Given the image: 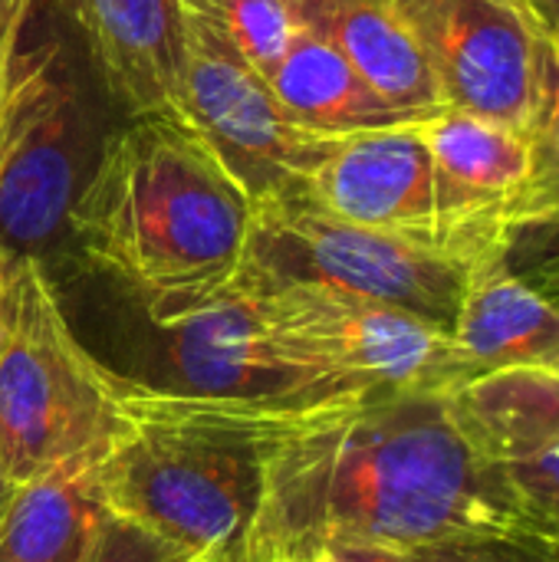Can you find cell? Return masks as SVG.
<instances>
[{"instance_id":"18","label":"cell","mask_w":559,"mask_h":562,"mask_svg":"<svg viewBox=\"0 0 559 562\" xmlns=\"http://www.w3.org/2000/svg\"><path fill=\"white\" fill-rule=\"evenodd\" d=\"M471 448L494 468L559 445V369H504L448 392Z\"/></svg>"},{"instance_id":"14","label":"cell","mask_w":559,"mask_h":562,"mask_svg":"<svg viewBox=\"0 0 559 562\" xmlns=\"http://www.w3.org/2000/svg\"><path fill=\"white\" fill-rule=\"evenodd\" d=\"M451 346L458 385L504 369H557L559 303L507 273L491 254L471 267Z\"/></svg>"},{"instance_id":"8","label":"cell","mask_w":559,"mask_h":562,"mask_svg":"<svg viewBox=\"0 0 559 562\" xmlns=\"http://www.w3.org/2000/svg\"><path fill=\"white\" fill-rule=\"evenodd\" d=\"M418 40L451 112L530 138L547 95L554 49L517 0H389Z\"/></svg>"},{"instance_id":"30","label":"cell","mask_w":559,"mask_h":562,"mask_svg":"<svg viewBox=\"0 0 559 562\" xmlns=\"http://www.w3.org/2000/svg\"><path fill=\"white\" fill-rule=\"evenodd\" d=\"M547 40H550V49L557 53V59H559V23L550 30V33H547Z\"/></svg>"},{"instance_id":"28","label":"cell","mask_w":559,"mask_h":562,"mask_svg":"<svg viewBox=\"0 0 559 562\" xmlns=\"http://www.w3.org/2000/svg\"><path fill=\"white\" fill-rule=\"evenodd\" d=\"M13 491H16V484L10 481V474H7V468H3V458H0V524H3V514H7V507H10Z\"/></svg>"},{"instance_id":"5","label":"cell","mask_w":559,"mask_h":562,"mask_svg":"<svg viewBox=\"0 0 559 562\" xmlns=\"http://www.w3.org/2000/svg\"><path fill=\"white\" fill-rule=\"evenodd\" d=\"M260 326L287 362L333 398L458 385L451 333L385 303L241 267Z\"/></svg>"},{"instance_id":"29","label":"cell","mask_w":559,"mask_h":562,"mask_svg":"<svg viewBox=\"0 0 559 562\" xmlns=\"http://www.w3.org/2000/svg\"><path fill=\"white\" fill-rule=\"evenodd\" d=\"M191 562H247V553H208V557H194Z\"/></svg>"},{"instance_id":"4","label":"cell","mask_w":559,"mask_h":562,"mask_svg":"<svg viewBox=\"0 0 559 562\" xmlns=\"http://www.w3.org/2000/svg\"><path fill=\"white\" fill-rule=\"evenodd\" d=\"M122 375L66 323L36 257L0 263V458L23 484L122 431Z\"/></svg>"},{"instance_id":"23","label":"cell","mask_w":559,"mask_h":562,"mask_svg":"<svg viewBox=\"0 0 559 562\" xmlns=\"http://www.w3.org/2000/svg\"><path fill=\"white\" fill-rule=\"evenodd\" d=\"M194 557L122 517L105 514L82 562H191Z\"/></svg>"},{"instance_id":"32","label":"cell","mask_w":559,"mask_h":562,"mask_svg":"<svg viewBox=\"0 0 559 562\" xmlns=\"http://www.w3.org/2000/svg\"><path fill=\"white\" fill-rule=\"evenodd\" d=\"M10 3H13V0H0V10H3V7H10Z\"/></svg>"},{"instance_id":"10","label":"cell","mask_w":559,"mask_h":562,"mask_svg":"<svg viewBox=\"0 0 559 562\" xmlns=\"http://www.w3.org/2000/svg\"><path fill=\"white\" fill-rule=\"evenodd\" d=\"M152 323L168 336L175 385L165 389L244 405L333 398L320 382L280 356L237 277L204 300L152 316Z\"/></svg>"},{"instance_id":"1","label":"cell","mask_w":559,"mask_h":562,"mask_svg":"<svg viewBox=\"0 0 559 562\" xmlns=\"http://www.w3.org/2000/svg\"><path fill=\"white\" fill-rule=\"evenodd\" d=\"M260 425L267 487L247 562L306 560L336 540L412 553L484 533H537L501 468L465 438L448 392L264 405Z\"/></svg>"},{"instance_id":"17","label":"cell","mask_w":559,"mask_h":562,"mask_svg":"<svg viewBox=\"0 0 559 562\" xmlns=\"http://www.w3.org/2000/svg\"><path fill=\"white\" fill-rule=\"evenodd\" d=\"M267 82L273 86L287 115L313 132L346 135L425 122L422 115L389 105L326 36L306 26L297 30Z\"/></svg>"},{"instance_id":"33","label":"cell","mask_w":559,"mask_h":562,"mask_svg":"<svg viewBox=\"0 0 559 562\" xmlns=\"http://www.w3.org/2000/svg\"><path fill=\"white\" fill-rule=\"evenodd\" d=\"M557 369H559V366H557Z\"/></svg>"},{"instance_id":"31","label":"cell","mask_w":559,"mask_h":562,"mask_svg":"<svg viewBox=\"0 0 559 562\" xmlns=\"http://www.w3.org/2000/svg\"><path fill=\"white\" fill-rule=\"evenodd\" d=\"M283 562H316L313 557H306V560H283Z\"/></svg>"},{"instance_id":"19","label":"cell","mask_w":559,"mask_h":562,"mask_svg":"<svg viewBox=\"0 0 559 562\" xmlns=\"http://www.w3.org/2000/svg\"><path fill=\"white\" fill-rule=\"evenodd\" d=\"M201 13L257 72L270 76L300 30L293 0H178Z\"/></svg>"},{"instance_id":"6","label":"cell","mask_w":559,"mask_h":562,"mask_svg":"<svg viewBox=\"0 0 559 562\" xmlns=\"http://www.w3.org/2000/svg\"><path fill=\"white\" fill-rule=\"evenodd\" d=\"M244 263L385 303L445 333L455 329L474 267L438 244L333 217L300 191L254 204Z\"/></svg>"},{"instance_id":"7","label":"cell","mask_w":559,"mask_h":562,"mask_svg":"<svg viewBox=\"0 0 559 562\" xmlns=\"http://www.w3.org/2000/svg\"><path fill=\"white\" fill-rule=\"evenodd\" d=\"M185 10V125L254 204L303 191L343 135L297 125L273 86L201 13ZM349 135V132H346Z\"/></svg>"},{"instance_id":"9","label":"cell","mask_w":559,"mask_h":562,"mask_svg":"<svg viewBox=\"0 0 559 562\" xmlns=\"http://www.w3.org/2000/svg\"><path fill=\"white\" fill-rule=\"evenodd\" d=\"M16 128L0 175V263L36 257L76 201V92L53 46L13 53Z\"/></svg>"},{"instance_id":"15","label":"cell","mask_w":559,"mask_h":562,"mask_svg":"<svg viewBox=\"0 0 559 562\" xmlns=\"http://www.w3.org/2000/svg\"><path fill=\"white\" fill-rule=\"evenodd\" d=\"M300 26L326 36L395 109L432 119L445 109L425 53L389 0H293Z\"/></svg>"},{"instance_id":"3","label":"cell","mask_w":559,"mask_h":562,"mask_svg":"<svg viewBox=\"0 0 559 562\" xmlns=\"http://www.w3.org/2000/svg\"><path fill=\"white\" fill-rule=\"evenodd\" d=\"M264 405L122 382V431L99 454V494L191 557L247 553L267 487Z\"/></svg>"},{"instance_id":"13","label":"cell","mask_w":559,"mask_h":562,"mask_svg":"<svg viewBox=\"0 0 559 562\" xmlns=\"http://www.w3.org/2000/svg\"><path fill=\"white\" fill-rule=\"evenodd\" d=\"M89 56L132 119L185 122V10L178 0H63Z\"/></svg>"},{"instance_id":"16","label":"cell","mask_w":559,"mask_h":562,"mask_svg":"<svg viewBox=\"0 0 559 562\" xmlns=\"http://www.w3.org/2000/svg\"><path fill=\"white\" fill-rule=\"evenodd\" d=\"M99 454L82 451L16 484L0 524V562H82L105 504L99 494Z\"/></svg>"},{"instance_id":"20","label":"cell","mask_w":559,"mask_h":562,"mask_svg":"<svg viewBox=\"0 0 559 562\" xmlns=\"http://www.w3.org/2000/svg\"><path fill=\"white\" fill-rule=\"evenodd\" d=\"M534 165L530 178L521 191V198L504 214V227L514 221H540V217H559V59L554 53L550 66V95L544 105V115L537 128L530 132ZM504 234V231H501Z\"/></svg>"},{"instance_id":"25","label":"cell","mask_w":559,"mask_h":562,"mask_svg":"<svg viewBox=\"0 0 559 562\" xmlns=\"http://www.w3.org/2000/svg\"><path fill=\"white\" fill-rule=\"evenodd\" d=\"M13 128H16V86H13V56H7L0 63V175L13 142Z\"/></svg>"},{"instance_id":"24","label":"cell","mask_w":559,"mask_h":562,"mask_svg":"<svg viewBox=\"0 0 559 562\" xmlns=\"http://www.w3.org/2000/svg\"><path fill=\"white\" fill-rule=\"evenodd\" d=\"M316 562H415L409 550L382 547V543H359V540H336L323 543L316 553Z\"/></svg>"},{"instance_id":"27","label":"cell","mask_w":559,"mask_h":562,"mask_svg":"<svg viewBox=\"0 0 559 562\" xmlns=\"http://www.w3.org/2000/svg\"><path fill=\"white\" fill-rule=\"evenodd\" d=\"M547 33L559 23V0H517Z\"/></svg>"},{"instance_id":"11","label":"cell","mask_w":559,"mask_h":562,"mask_svg":"<svg viewBox=\"0 0 559 562\" xmlns=\"http://www.w3.org/2000/svg\"><path fill=\"white\" fill-rule=\"evenodd\" d=\"M422 135L432 151L438 244L471 263L497 254L504 214L530 178V138L451 109L425 119Z\"/></svg>"},{"instance_id":"22","label":"cell","mask_w":559,"mask_h":562,"mask_svg":"<svg viewBox=\"0 0 559 562\" xmlns=\"http://www.w3.org/2000/svg\"><path fill=\"white\" fill-rule=\"evenodd\" d=\"M415 562H559V540L544 533H484L412 550Z\"/></svg>"},{"instance_id":"2","label":"cell","mask_w":559,"mask_h":562,"mask_svg":"<svg viewBox=\"0 0 559 562\" xmlns=\"http://www.w3.org/2000/svg\"><path fill=\"white\" fill-rule=\"evenodd\" d=\"M69 224L89 260L158 316L234 283L254 201L185 122L132 119L105 138Z\"/></svg>"},{"instance_id":"21","label":"cell","mask_w":559,"mask_h":562,"mask_svg":"<svg viewBox=\"0 0 559 562\" xmlns=\"http://www.w3.org/2000/svg\"><path fill=\"white\" fill-rule=\"evenodd\" d=\"M501 481L530 527L559 540V445L527 461L504 464Z\"/></svg>"},{"instance_id":"12","label":"cell","mask_w":559,"mask_h":562,"mask_svg":"<svg viewBox=\"0 0 559 562\" xmlns=\"http://www.w3.org/2000/svg\"><path fill=\"white\" fill-rule=\"evenodd\" d=\"M300 194L349 224L438 244L432 151L422 122L343 135Z\"/></svg>"},{"instance_id":"26","label":"cell","mask_w":559,"mask_h":562,"mask_svg":"<svg viewBox=\"0 0 559 562\" xmlns=\"http://www.w3.org/2000/svg\"><path fill=\"white\" fill-rule=\"evenodd\" d=\"M30 3H33V0H13L7 10H0V63H3L7 56H13Z\"/></svg>"}]
</instances>
